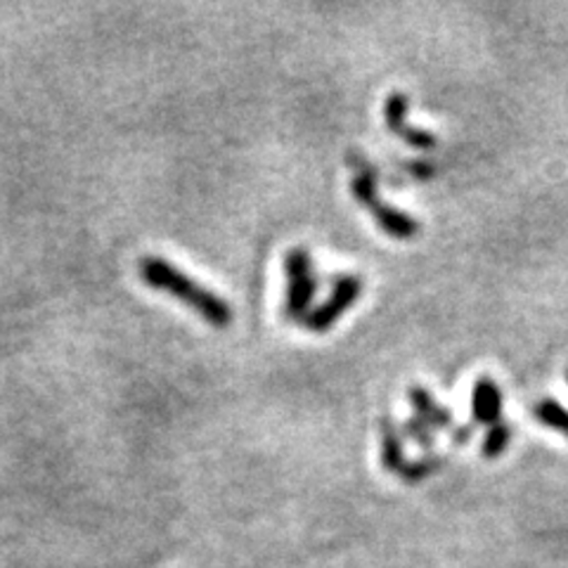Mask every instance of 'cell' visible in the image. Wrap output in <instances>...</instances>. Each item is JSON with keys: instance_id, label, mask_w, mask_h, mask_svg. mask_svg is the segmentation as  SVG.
Here are the masks:
<instances>
[{"instance_id": "6da1fadb", "label": "cell", "mask_w": 568, "mask_h": 568, "mask_svg": "<svg viewBox=\"0 0 568 568\" xmlns=\"http://www.w3.org/2000/svg\"><path fill=\"white\" fill-rule=\"evenodd\" d=\"M140 277L148 282V287L166 292L175 298H181L187 308L200 313L209 325L225 329L233 323V308L227 301H223L219 294L202 287L197 280H192L183 271H178L173 263L159 256H145L140 261Z\"/></svg>"}, {"instance_id": "7a4b0ae2", "label": "cell", "mask_w": 568, "mask_h": 568, "mask_svg": "<svg viewBox=\"0 0 568 568\" xmlns=\"http://www.w3.org/2000/svg\"><path fill=\"white\" fill-rule=\"evenodd\" d=\"M351 192H353L355 202L363 204L372 213V219L379 223V227L388 237L413 240L415 235H419V221H415L410 213L388 206L386 202L379 200L375 169H365V171L355 173L353 183H351Z\"/></svg>"}, {"instance_id": "3957f363", "label": "cell", "mask_w": 568, "mask_h": 568, "mask_svg": "<svg viewBox=\"0 0 568 568\" xmlns=\"http://www.w3.org/2000/svg\"><path fill=\"white\" fill-rule=\"evenodd\" d=\"M284 273H287L290 280L287 301H284V315L290 320H306V311L317 292L313 258L306 248H292V252L284 256Z\"/></svg>"}, {"instance_id": "277c9868", "label": "cell", "mask_w": 568, "mask_h": 568, "mask_svg": "<svg viewBox=\"0 0 568 568\" xmlns=\"http://www.w3.org/2000/svg\"><path fill=\"white\" fill-rule=\"evenodd\" d=\"M363 290H365L363 277H355V275L336 277L332 296L325 301L323 306H317L313 313L306 315V320H304L306 329H311L315 334L329 332L336 325V320H339L355 304V301H358Z\"/></svg>"}, {"instance_id": "5b68a950", "label": "cell", "mask_w": 568, "mask_h": 568, "mask_svg": "<svg viewBox=\"0 0 568 568\" xmlns=\"http://www.w3.org/2000/svg\"><path fill=\"white\" fill-rule=\"evenodd\" d=\"M407 95L405 93H390L386 104H384V119H386V126L388 131L403 138L405 142H410L413 148L419 150H429L436 145V135L424 131V129H415V126H407Z\"/></svg>"}, {"instance_id": "8992f818", "label": "cell", "mask_w": 568, "mask_h": 568, "mask_svg": "<svg viewBox=\"0 0 568 568\" xmlns=\"http://www.w3.org/2000/svg\"><path fill=\"white\" fill-rule=\"evenodd\" d=\"M474 424H497L503 415V390L490 377H481L471 390Z\"/></svg>"}, {"instance_id": "52a82bcc", "label": "cell", "mask_w": 568, "mask_h": 568, "mask_svg": "<svg viewBox=\"0 0 568 568\" xmlns=\"http://www.w3.org/2000/svg\"><path fill=\"white\" fill-rule=\"evenodd\" d=\"M407 398H410V405L415 410V417L424 419L426 424L432 426V429L440 432V429H453V415L448 407L438 405L432 394L422 386H413L410 390H407Z\"/></svg>"}, {"instance_id": "ba28073f", "label": "cell", "mask_w": 568, "mask_h": 568, "mask_svg": "<svg viewBox=\"0 0 568 568\" xmlns=\"http://www.w3.org/2000/svg\"><path fill=\"white\" fill-rule=\"evenodd\" d=\"M382 465H384V469L394 471L398 476L407 465L405 453H403V438H400L396 426L388 419H384V424H382Z\"/></svg>"}, {"instance_id": "9c48e42d", "label": "cell", "mask_w": 568, "mask_h": 568, "mask_svg": "<svg viewBox=\"0 0 568 568\" xmlns=\"http://www.w3.org/2000/svg\"><path fill=\"white\" fill-rule=\"evenodd\" d=\"M532 413H536V419L549 429L561 432L568 438V410L561 407L557 400H540L532 407Z\"/></svg>"}, {"instance_id": "30bf717a", "label": "cell", "mask_w": 568, "mask_h": 568, "mask_svg": "<svg viewBox=\"0 0 568 568\" xmlns=\"http://www.w3.org/2000/svg\"><path fill=\"white\" fill-rule=\"evenodd\" d=\"M509 443H511V426H507L503 422L493 424L488 434H486V438H484V448H481L484 457L486 459H497L509 448Z\"/></svg>"}, {"instance_id": "8fae6325", "label": "cell", "mask_w": 568, "mask_h": 568, "mask_svg": "<svg viewBox=\"0 0 568 568\" xmlns=\"http://www.w3.org/2000/svg\"><path fill=\"white\" fill-rule=\"evenodd\" d=\"M440 467H443L440 457L426 455V457L413 462V465H405V469L400 471V478L405 484H419V481H424L426 476H432L434 471H438Z\"/></svg>"}, {"instance_id": "7c38bea8", "label": "cell", "mask_w": 568, "mask_h": 568, "mask_svg": "<svg viewBox=\"0 0 568 568\" xmlns=\"http://www.w3.org/2000/svg\"><path fill=\"white\" fill-rule=\"evenodd\" d=\"M403 434H407V438L415 440L417 446H422L424 450H432L434 443H436V436H432V426L426 424L424 419H419V417L407 419L403 424Z\"/></svg>"}, {"instance_id": "4fadbf2b", "label": "cell", "mask_w": 568, "mask_h": 568, "mask_svg": "<svg viewBox=\"0 0 568 568\" xmlns=\"http://www.w3.org/2000/svg\"><path fill=\"white\" fill-rule=\"evenodd\" d=\"M476 426V424H474ZM474 426H457V429H453V443H457V446H465V443L471 438L474 434Z\"/></svg>"}, {"instance_id": "5bb4252c", "label": "cell", "mask_w": 568, "mask_h": 568, "mask_svg": "<svg viewBox=\"0 0 568 568\" xmlns=\"http://www.w3.org/2000/svg\"><path fill=\"white\" fill-rule=\"evenodd\" d=\"M566 377H568V372H566Z\"/></svg>"}]
</instances>
